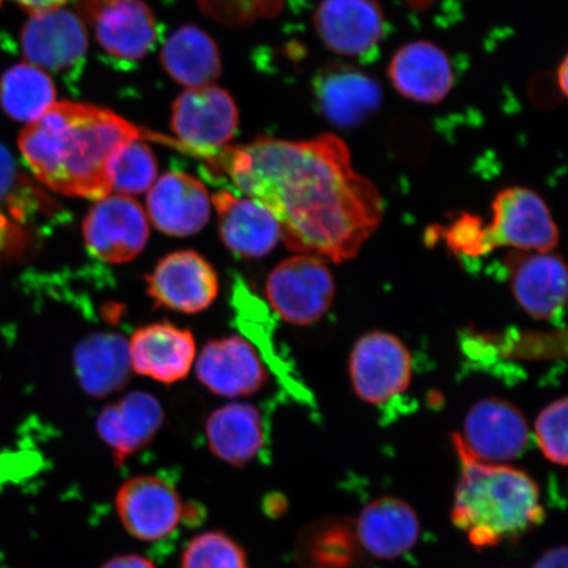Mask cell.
<instances>
[{
	"mask_svg": "<svg viewBox=\"0 0 568 568\" xmlns=\"http://www.w3.org/2000/svg\"><path fill=\"white\" fill-rule=\"evenodd\" d=\"M239 126V109L229 91L209 87L187 89L173 104L172 130L178 140L151 133V141L190 154L215 151L231 141Z\"/></svg>",
	"mask_w": 568,
	"mask_h": 568,
	"instance_id": "cell-4",
	"label": "cell"
},
{
	"mask_svg": "<svg viewBox=\"0 0 568 568\" xmlns=\"http://www.w3.org/2000/svg\"><path fill=\"white\" fill-rule=\"evenodd\" d=\"M128 347L132 371L165 385L186 378L196 354L193 333L172 323L142 326L128 341Z\"/></svg>",
	"mask_w": 568,
	"mask_h": 568,
	"instance_id": "cell-18",
	"label": "cell"
},
{
	"mask_svg": "<svg viewBox=\"0 0 568 568\" xmlns=\"http://www.w3.org/2000/svg\"><path fill=\"white\" fill-rule=\"evenodd\" d=\"M460 477L452 520L477 549L495 548L541 524V491L527 473L489 465L457 452Z\"/></svg>",
	"mask_w": 568,
	"mask_h": 568,
	"instance_id": "cell-3",
	"label": "cell"
},
{
	"mask_svg": "<svg viewBox=\"0 0 568 568\" xmlns=\"http://www.w3.org/2000/svg\"><path fill=\"white\" fill-rule=\"evenodd\" d=\"M180 568H248L247 552L223 530L202 531L184 548Z\"/></svg>",
	"mask_w": 568,
	"mask_h": 568,
	"instance_id": "cell-30",
	"label": "cell"
},
{
	"mask_svg": "<svg viewBox=\"0 0 568 568\" xmlns=\"http://www.w3.org/2000/svg\"><path fill=\"white\" fill-rule=\"evenodd\" d=\"M148 213L162 233L193 236L209 223L211 199L204 184L193 175L168 173L149 190Z\"/></svg>",
	"mask_w": 568,
	"mask_h": 568,
	"instance_id": "cell-17",
	"label": "cell"
},
{
	"mask_svg": "<svg viewBox=\"0 0 568 568\" xmlns=\"http://www.w3.org/2000/svg\"><path fill=\"white\" fill-rule=\"evenodd\" d=\"M161 62L174 81L189 89L209 87L222 74L216 42L195 26H184L170 36Z\"/></svg>",
	"mask_w": 568,
	"mask_h": 568,
	"instance_id": "cell-26",
	"label": "cell"
},
{
	"mask_svg": "<svg viewBox=\"0 0 568 568\" xmlns=\"http://www.w3.org/2000/svg\"><path fill=\"white\" fill-rule=\"evenodd\" d=\"M21 178L16 160L4 145L0 144V204L16 205Z\"/></svg>",
	"mask_w": 568,
	"mask_h": 568,
	"instance_id": "cell-34",
	"label": "cell"
},
{
	"mask_svg": "<svg viewBox=\"0 0 568 568\" xmlns=\"http://www.w3.org/2000/svg\"><path fill=\"white\" fill-rule=\"evenodd\" d=\"M146 283L155 304L187 315L207 310L219 294L215 268L194 251L163 257L146 276Z\"/></svg>",
	"mask_w": 568,
	"mask_h": 568,
	"instance_id": "cell-14",
	"label": "cell"
},
{
	"mask_svg": "<svg viewBox=\"0 0 568 568\" xmlns=\"http://www.w3.org/2000/svg\"><path fill=\"white\" fill-rule=\"evenodd\" d=\"M196 374L213 394L225 397L253 395L267 381L258 353L240 336L213 339L204 345Z\"/></svg>",
	"mask_w": 568,
	"mask_h": 568,
	"instance_id": "cell-16",
	"label": "cell"
},
{
	"mask_svg": "<svg viewBox=\"0 0 568 568\" xmlns=\"http://www.w3.org/2000/svg\"><path fill=\"white\" fill-rule=\"evenodd\" d=\"M162 423L163 409L158 397L144 390H133L104 407L98 416L97 430L113 458L122 465L152 443Z\"/></svg>",
	"mask_w": 568,
	"mask_h": 568,
	"instance_id": "cell-20",
	"label": "cell"
},
{
	"mask_svg": "<svg viewBox=\"0 0 568 568\" xmlns=\"http://www.w3.org/2000/svg\"><path fill=\"white\" fill-rule=\"evenodd\" d=\"M314 20L326 48L362 61L373 59L386 34V19L376 0H323Z\"/></svg>",
	"mask_w": 568,
	"mask_h": 568,
	"instance_id": "cell-13",
	"label": "cell"
},
{
	"mask_svg": "<svg viewBox=\"0 0 568 568\" xmlns=\"http://www.w3.org/2000/svg\"><path fill=\"white\" fill-rule=\"evenodd\" d=\"M158 160L144 140L132 141L115 154L110 165L112 190L120 195H136L151 190L158 180Z\"/></svg>",
	"mask_w": 568,
	"mask_h": 568,
	"instance_id": "cell-29",
	"label": "cell"
},
{
	"mask_svg": "<svg viewBox=\"0 0 568 568\" xmlns=\"http://www.w3.org/2000/svg\"><path fill=\"white\" fill-rule=\"evenodd\" d=\"M115 509L128 535L144 542L173 535L184 517L180 494L155 475H139L118 489Z\"/></svg>",
	"mask_w": 568,
	"mask_h": 568,
	"instance_id": "cell-12",
	"label": "cell"
},
{
	"mask_svg": "<svg viewBox=\"0 0 568 568\" xmlns=\"http://www.w3.org/2000/svg\"><path fill=\"white\" fill-rule=\"evenodd\" d=\"M77 9L112 59L136 62L158 44V19L144 0H77Z\"/></svg>",
	"mask_w": 568,
	"mask_h": 568,
	"instance_id": "cell-8",
	"label": "cell"
},
{
	"mask_svg": "<svg viewBox=\"0 0 568 568\" xmlns=\"http://www.w3.org/2000/svg\"><path fill=\"white\" fill-rule=\"evenodd\" d=\"M529 433L527 418L513 403L486 399L468 410L464 433L453 442L457 452L481 464L504 465L527 449Z\"/></svg>",
	"mask_w": 568,
	"mask_h": 568,
	"instance_id": "cell-7",
	"label": "cell"
},
{
	"mask_svg": "<svg viewBox=\"0 0 568 568\" xmlns=\"http://www.w3.org/2000/svg\"><path fill=\"white\" fill-rule=\"evenodd\" d=\"M355 394L368 404H385L406 393L412 379V357L407 346L387 332L362 336L349 359Z\"/></svg>",
	"mask_w": 568,
	"mask_h": 568,
	"instance_id": "cell-9",
	"label": "cell"
},
{
	"mask_svg": "<svg viewBox=\"0 0 568 568\" xmlns=\"http://www.w3.org/2000/svg\"><path fill=\"white\" fill-rule=\"evenodd\" d=\"M536 438L539 449L551 464L567 465V399L552 402L538 415Z\"/></svg>",
	"mask_w": 568,
	"mask_h": 568,
	"instance_id": "cell-31",
	"label": "cell"
},
{
	"mask_svg": "<svg viewBox=\"0 0 568 568\" xmlns=\"http://www.w3.org/2000/svg\"><path fill=\"white\" fill-rule=\"evenodd\" d=\"M558 241V226L548 205L529 189L503 190L493 203L491 223L483 225L486 254L499 247L549 253L557 247Z\"/></svg>",
	"mask_w": 568,
	"mask_h": 568,
	"instance_id": "cell-6",
	"label": "cell"
},
{
	"mask_svg": "<svg viewBox=\"0 0 568 568\" xmlns=\"http://www.w3.org/2000/svg\"><path fill=\"white\" fill-rule=\"evenodd\" d=\"M101 568H158L151 559L140 556V554H122V556L112 557L101 566Z\"/></svg>",
	"mask_w": 568,
	"mask_h": 568,
	"instance_id": "cell-35",
	"label": "cell"
},
{
	"mask_svg": "<svg viewBox=\"0 0 568 568\" xmlns=\"http://www.w3.org/2000/svg\"><path fill=\"white\" fill-rule=\"evenodd\" d=\"M31 13L60 9L68 0H13Z\"/></svg>",
	"mask_w": 568,
	"mask_h": 568,
	"instance_id": "cell-37",
	"label": "cell"
},
{
	"mask_svg": "<svg viewBox=\"0 0 568 568\" xmlns=\"http://www.w3.org/2000/svg\"><path fill=\"white\" fill-rule=\"evenodd\" d=\"M532 568H567V549L559 546L546 551Z\"/></svg>",
	"mask_w": 568,
	"mask_h": 568,
	"instance_id": "cell-36",
	"label": "cell"
},
{
	"mask_svg": "<svg viewBox=\"0 0 568 568\" xmlns=\"http://www.w3.org/2000/svg\"><path fill=\"white\" fill-rule=\"evenodd\" d=\"M266 296L284 322L307 326L331 310L336 283L325 260L300 254L281 262L268 275Z\"/></svg>",
	"mask_w": 568,
	"mask_h": 568,
	"instance_id": "cell-5",
	"label": "cell"
},
{
	"mask_svg": "<svg viewBox=\"0 0 568 568\" xmlns=\"http://www.w3.org/2000/svg\"><path fill=\"white\" fill-rule=\"evenodd\" d=\"M567 59H565L558 69V84L565 95L567 94Z\"/></svg>",
	"mask_w": 568,
	"mask_h": 568,
	"instance_id": "cell-38",
	"label": "cell"
},
{
	"mask_svg": "<svg viewBox=\"0 0 568 568\" xmlns=\"http://www.w3.org/2000/svg\"><path fill=\"white\" fill-rule=\"evenodd\" d=\"M388 77L400 95L425 104L444 101L454 84L449 55L428 41L402 47L390 60Z\"/></svg>",
	"mask_w": 568,
	"mask_h": 568,
	"instance_id": "cell-22",
	"label": "cell"
},
{
	"mask_svg": "<svg viewBox=\"0 0 568 568\" xmlns=\"http://www.w3.org/2000/svg\"><path fill=\"white\" fill-rule=\"evenodd\" d=\"M0 2H2V0H0Z\"/></svg>",
	"mask_w": 568,
	"mask_h": 568,
	"instance_id": "cell-39",
	"label": "cell"
},
{
	"mask_svg": "<svg viewBox=\"0 0 568 568\" xmlns=\"http://www.w3.org/2000/svg\"><path fill=\"white\" fill-rule=\"evenodd\" d=\"M74 367L84 393L94 397L116 393L132 372L128 341L118 333H95L77 345Z\"/></svg>",
	"mask_w": 568,
	"mask_h": 568,
	"instance_id": "cell-24",
	"label": "cell"
},
{
	"mask_svg": "<svg viewBox=\"0 0 568 568\" xmlns=\"http://www.w3.org/2000/svg\"><path fill=\"white\" fill-rule=\"evenodd\" d=\"M504 261L516 302L529 316L550 322L562 314L567 270L560 255L510 251Z\"/></svg>",
	"mask_w": 568,
	"mask_h": 568,
	"instance_id": "cell-15",
	"label": "cell"
},
{
	"mask_svg": "<svg viewBox=\"0 0 568 568\" xmlns=\"http://www.w3.org/2000/svg\"><path fill=\"white\" fill-rule=\"evenodd\" d=\"M88 33L74 12L53 9L31 13L21 32V48L31 65L69 75L81 74Z\"/></svg>",
	"mask_w": 568,
	"mask_h": 568,
	"instance_id": "cell-11",
	"label": "cell"
},
{
	"mask_svg": "<svg viewBox=\"0 0 568 568\" xmlns=\"http://www.w3.org/2000/svg\"><path fill=\"white\" fill-rule=\"evenodd\" d=\"M205 436L219 459L243 467L251 464L265 445L264 420L251 404H229L209 417Z\"/></svg>",
	"mask_w": 568,
	"mask_h": 568,
	"instance_id": "cell-25",
	"label": "cell"
},
{
	"mask_svg": "<svg viewBox=\"0 0 568 568\" xmlns=\"http://www.w3.org/2000/svg\"><path fill=\"white\" fill-rule=\"evenodd\" d=\"M55 103L52 78L44 70L19 63L7 70L0 80V104L18 122L33 123Z\"/></svg>",
	"mask_w": 568,
	"mask_h": 568,
	"instance_id": "cell-27",
	"label": "cell"
},
{
	"mask_svg": "<svg viewBox=\"0 0 568 568\" xmlns=\"http://www.w3.org/2000/svg\"><path fill=\"white\" fill-rule=\"evenodd\" d=\"M223 243L245 258H260L273 251L282 239L278 222L264 205L251 197H239L230 191L212 196Z\"/></svg>",
	"mask_w": 568,
	"mask_h": 568,
	"instance_id": "cell-19",
	"label": "cell"
},
{
	"mask_svg": "<svg viewBox=\"0 0 568 568\" xmlns=\"http://www.w3.org/2000/svg\"><path fill=\"white\" fill-rule=\"evenodd\" d=\"M82 232L84 244L98 260L106 264H125L144 251L149 222L133 197L109 195L92 205Z\"/></svg>",
	"mask_w": 568,
	"mask_h": 568,
	"instance_id": "cell-10",
	"label": "cell"
},
{
	"mask_svg": "<svg viewBox=\"0 0 568 568\" xmlns=\"http://www.w3.org/2000/svg\"><path fill=\"white\" fill-rule=\"evenodd\" d=\"M201 9L220 23L243 26L262 18H274L283 0H197Z\"/></svg>",
	"mask_w": 568,
	"mask_h": 568,
	"instance_id": "cell-32",
	"label": "cell"
},
{
	"mask_svg": "<svg viewBox=\"0 0 568 568\" xmlns=\"http://www.w3.org/2000/svg\"><path fill=\"white\" fill-rule=\"evenodd\" d=\"M314 88L324 116L345 130L366 123L382 105L379 84L354 68L326 69L317 75Z\"/></svg>",
	"mask_w": 568,
	"mask_h": 568,
	"instance_id": "cell-21",
	"label": "cell"
},
{
	"mask_svg": "<svg viewBox=\"0 0 568 568\" xmlns=\"http://www.w3.org/2000/svg\"><path fill=\"white\" fill-rule=\"evenodd\" d=\"M297 550L303 568H357L365 551L355 529L339 521H325L305 531Z\"/></svg>",
	"mask_w": 568,
	"mask_h": 568,
	"instance_id": "cell-28",
	"label": "cell"
},
{
	"mask_svg": "<svg viewBox=\"0 0 568 568\" xmlns=\"http://www.w3.org/2000/svg\"><path fill=\"white\" fill-rule=\"evenodd\" d=\"M444 236L454 253L470 255V257L486 254L483 245V222L477 216L464 213L447 226Z\"/></svg>",
	"mask_w": 568,
	"mask_h": 568,
	"instance_id": "cell-33",
	"label": "cell"
},
{
	"mask_svg": "<svg viewBox=\"0 0 568 568\" xmlns=\"http://www.w3.org/2000/svg\"><path fill=\"white\" fill-rule=\"evenodd\" d=\"M355 535L372 557L395 559L414 548L420 537V521L408 503L383 496L362 509Z\"/></svg>",
	"mask_w": 568,
	"mask_h": 568,
	"instance_id": "cell-23",
	"label": "cell"
},
{
	"mask_svg": "<svg viewBox=\"0 0 568 568\" xmlns=\"http://www.w3.org/2000/svg\"><path fill=\"white\" fill-rule=\"evenodd\" d=\"M138 140L145 141L146 131L115 112L60 102L27 124L20 133L19 148L33 175L49 190L101 201L112 193V159Z\"/></svg>",
	"mask_w": 568,
	"mask_h": 568,
	"instance_id": "cell-2",
	"label": "cell"
},
{
	"mask_svg": "<svg viewBox=\"0 0 568 568\" xmlns=\"http://www.w3.org/2000/svg\"><path fill=\"white\" fill-rule=\"evenodd\" d=\"M190 154L272 212L282 240L296 253L351 260L381 224L378 190L355 172L349 148L335 134L304 141L262 138Z\"/></svg>",
	"mask_w": 568,
	"mask_h": 568,
	"instance_id": "cell-1",
	"label": "cell"
}]
</instances>
